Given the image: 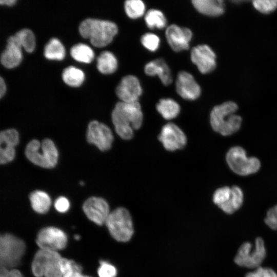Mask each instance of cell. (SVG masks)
Here are the masks:
<instances>
[{
    "instance_id": "11",
    "label": "cell",
    "mask_w": 277,
    "mask_h": 277,
    "mask_svg": "<svg viewBox=\"0 0 277 277\" xmlns=\"http://www.w3.org/2000/svg\"><path fill=\"white\" fill-rule=\"evenodd\" d=\"M36 243L40 249L57 251L66 247L67 236L60 229L54 227H47L38 232Z\"/></svg>"
},
{
    "instance_id": "9",
    "label": "cell",
    "mask_w": 277,
    "mask_h": 277,
    "mask_svg": "<svg viewBox=\"0 0 277 277\" xmlns=\"http://www.w3.org/2000/svg\"><path fill=\"white\" fill-rule=\"evenodd\" d=\"M228 165L235 173L246 176L257 172L260 167V160L255 157H248L245 149L234 146L228 151L226 156Z\"/></svg>"
},
{
    "instance_id": "35",
    "label": "cell",
    "mask_w": 277,
    "mask_h": 277,
    "mask_svg": "<svg viewBox=\"0 0 277 277\" xmlns=\"http://www.w3.org/2000/svg\"><path fill=\"white\" fill-rule=\"evenodd\" d=\"M100 266L98 268L97 273L99 277H116L117 270L114 266L110 263L101 261Z\"/></svg>"
},
{
    "instance_id": "3",
    "label": "cell",
    "mask_w": 277,
    "mask_h": 277,
    "mask_svg": "<svg viewBox=\"0 0 277 277\" xmlns=\"http://www.w3.org/2000/svg\"><path fill=\"white\" fill-rule=\"evenodd\" d=\"M79 31L82 36L89 38L93 45L101 47L112 41L118 28L112 22L89 18L80 24Z\"/></svg>"
},
{
    "instance_id": "41",
    "label": "cell",
    "mask_w": 277,
    "mask_h": 277,
    "mask_svg": "<svg viewBox=\"0 0 277 277\" xmlns=\"http://www.w3.org/2000/svg\"><path fill=\"white\" fill-rule=\"evenodd\" d=\"M16 2L15 0H1L0 3L1 4H5L7 5H12Z\"/></svg>"
},
{
    "instance_id": "39",
    "label": "cell",
    "mask_w": 277,
    "mask_h": 277,
    "mask_svg": "<svg viewBox=\"0 0 277 277\" xmlns=\"http://www.w3.org/2000/svg\"><path fill=\"white\" fill-rule=\"evenodd\" d=\"M0 277H23V275L16 269H8L1 267Z\"/></svg>"
},
{
    "instance_id": "22",
    "label": "cell",
    "mask_w": 277,
    "mask_h": 277,
    "mask_svg": "<svg viewBox=\"0 0 277 277\" xmlns=\"http://www.w3.org/2000/svg\"><path fill=\"white\" fill-rule=\"evenodd\" d=\"M192 3L197 11L207 16H220L225 11V4L222 0H193Z\"/></svg>"
},
{
    "instance_id": "14",
    "label": "cell",
    "mask_w": 277,
    "mask_h": 277,
    "mask_svg": "<svg viewBox=\"0 0 277 277\" xmlns=\"http://www.w3.org/2000/svg\"><path fill=\"white\" fill-rule=\"evenodd\" d=\"M190 57L192 62L203 74L210 73L216 67V55L207 45H199L193 47Z\"/></svg>"
},
{
    "instance_id": "8",
    "label": "cell",
    "mask_w": 277,
    "mask_h": 277,
    "mask_svg": "<svg viewBox=\"0 0 277 277\" xmlns=\"http://www.w3.org/2000/svg\"><path fill=\"white\" fill-rule=\"evenodd\" d=\"M266 256L264 242L259 237L254 244L248 242L243 243L238 249L234 261L239 266L254 269L261 266Z\"/></svg>"
},
{
    "instance_id": "29",
    "label": "cell",
    "mask_w": 277,
    "mask_h": 277,
    "mask_svg": "<svg viewBox=\"0 0 277 277\" xmlns=\"http://www.w3.org/2000/svg\"><path fill=\"white\" fill-rule=\"evenodd\" d=\"M63 81L67 85L77 87L81 85L85 78L82 70L74 66H70L65 68L62 73Z\"/></svg>"
},
{
    "instance_id": "26",
    "label": "cell",
    "mask_w": 277,
    "mask_h": 277,
    "mask_svg": "<svg viewBox=\"0 0 277 277\" xmlns=\"http://www.w3.org/2000/svg\"><path fill=\"white\" fill-rule=\"evenodd\" d=\"M97 67L102 73L110 74L116 70L117 61L112 52L105 51L101 52L97 57Z\"/></svg>"
},
{
    "instance_id": "16",
    "label": "cell",
    "mask_w": 277,
    "mask_h": 277,
    "mask_svg": "<svg viewBox=\"0 0 277 277\" xmlns=\"http://www.w3.org/2000/svg\"><path fill=\"white\" fill-rule=\"evenodd\" d=\"M165 35L168 43L174 51L180 52L189 48L192 33L189 28L172 24L167 27Z\"/></svg>"
},
{
    "instance_id": "34",
    "label": "cell",
    "mask_w": 277,
    "mask_h": 277,
    "mask_svg": "<svg viewBox=\"0 0 277 277\" xmlns=\"http://www.w3.org/2000/svg\"><path fill=\"white\" fill-rule=\"evenodd\" d=\"M143 46L147 50L154 52L160 46V39L158 36L152 33H146L141 38Z\"/></svg>"
},
{
    "instance_id": "15",
    "label": "cell",
    "mask_w": 277,
    "mask_h": 277,
    "mask_svg": "<svg viewBox=\"0 0 277 277\" xmlns=\"http://www.w3.org/2000/svg\"><path fill=\"white\" fill-rule=\"evenodd\" d=\"M83 209L87 217L98 225L105 223L110 213L106 201L98 197L88 199L84 202Z\"/></svg>"
},
{
    "instance_id": "4",
    "label": "cell",
    "mask_w": 277,
    "mask_h": 277,
    "mask_svg": "<svg viewBox=\"0 0 277 277\" xmlns=\"http://www.w3.org/2000/svg\"><path fill=\"white\" fill-rule=\"evenodd\" d=\"M25 154L27 159L38 166L50 168L57 164L58 151L53 141L46 138L41 143L33 140L26 146Z\"/></svg>"
},
{
    "instance_id": "30",
    "label": "cell",
    "mask_w": 277,
    "mask_h": 277,
    "mask_svg": "<svg viewBox=\"0 0 277 277\" xmlns=\"http://www.w3.org/2000/svg\"><path fill=\"white\" fill-rule=\"evenodd\" d=\"M60 265L62 277H85L82 267L72 260L62 258Z\"/></svg>"
},
{
    "instance_id": "7",
    "label": "cell",
    "mask_w": 277,
    "mask_h": 277,
    "mask_svg": "<svg viewBox=\"0 0 277 277\" xmlns=\"http://www.w3.org/2000/svg\"><path fill=\"white\" fill-rule=\"evenodd\" d=\"M57 251L40 249L35 254L31 269L35 277H62Z\"/></svg>"
},
{
    "instance_id": "43",
    "label": "cell",
    "mask_w": 277,
    "mask_h": 277,
    "mask_svg": "<svg viewBox=\"0 0 277 277\" xmlns=\"http://www.w3.org/2000/svg\"><path fill=\"white\" fill-rule=\"evenodd\" d=\"M85 277H91V276H88V275H85Z\"/></svg>"
},
{
    "instance_id": "31",
    "label": "cell",
    "mask_w": 277,
    "mask_h": 277,
    "mask_svg": "<svg viewBox=\"0 0 277 277\" xmlns=\"http://www.w3.org/2000/svg\"><path fill=\"white\" fill-rule=\"evenodd\" d=\"M145 21L147 26L151 29H163L165 27L167 23L164 14L161 11L154 9L147 11L145 16Z\"/></svg>"
},
{
    "instance_id": "32",
    "label": "cell",
    "mask_w": 277,
    "mask_h": 277,
    "mask_svg": "<svg viewBox=\"0 0 277 277\" xmlns=\"http://www.w3.org/2000/svg\"><path fill=\"white\" fill-rule=\"evenodd\" d=\"M124 8L127 16L132 19L141 17L145 11V5L141 0H127L125 2Z\"/></svg>"
},
{
    "instance_id": "37",
    "label": "cell",
    "mask_w": 277,
    "mask_h": 277,
    "mask_svg": "<svg viewBox=\"0 0 277 277\" xmlns=\"http://www.w3.org/2000/svg\"><path fill=\"white\" fill-rule=\"evenodd\" d=\"M264 221L270 229L277 230V205L268 210Z\"/></svg>"
},
{
    "instance_id": "42",
    "label": "cell",
    "mask_w": 277,
    "mask_h": 277,
    "mask_svg": "<svg viewBox=\"0 0 277 277\" xmlns=\"http://www.w3.org/2000/svg\"><path fill=\"white\" fill-rule=\"evenodd\" d=\"M74 238L75 239H76V240H78L80 239V236L78 235H75L74 236Z\"/></svg>"
},
{
    "instance_id": "1",
    "label": "cell",
    "mask_w": 277,
    "mask_h": 277,
    "mask_svg": "<svg viewBox=\"0 0 277 277\" xmlns=\"http://www.w3.org/2000/svg\"><path fill=\"white\" fill-rule=\"evenodd\" d=\"M143 115L138 102H119L112 112V121L116 133L123 140L132 138L134 131L141 127Z\"/></svg>"
},
{
    "instance_id": "40",
    "label": "cell",
    "mask_w": 277,
    "mask_h": 277,
    "mask_svg": "<svg viewBox=\"0 0 277 277\" xmlns=\"http://www.w3.org/2000/svg\"><path fill=\"white\" fill-rule=\"evenodd\" d=\"M6 85L3 78L0 77V97H2L5 93L6 91Z\"/></svg>"
},
{
    "instance_id": "23",
    "label": "cell",
    "mask_w": 277,
    "mask_h": 277,
    "mask_svg": "<svg viewBox=\"0 0 277 277\" xmlns=\"http://www.w3.org/2000/svg\"><path fill=\"white\" fill-rule=\"evenodd\" d=\"M156 108L163 117L167 120L175 118L180 112L179 104L170 98L161 99L156 104Z\"/></svg>"
},
{
    "instance_id": "27",
    "label": "cell",
    "mask_w": 277,
    "mask_h": 277,
    "mask_svg": "<svg viewBox=\"0 0 277 277\" xmlns=\"http://www.w3.org/2000/svg\"><path fill=\"white\" fill-rule=\"evenodd\" d=\"M45 56L50 60H62L65 55V50L62 43L56 38H52L44 48Z\"/></svg>"
},
{
    "instance_id": "5",
    "label": "cell",
    "mask_w": 277,
    "mask_h": 277,
    "mask_svg": "<svg viewBox=\"0 0 277 277\" xmlns=\"http://www.w3.org/2000/svg\"><path fill=\"white\" fill-rule=\"evenodd\" d=\"M105 224L111 235L117 241L128 242L133 234L131 216L129 211L124 207H118L111 211Z\"/></svg>"
},
{
    "instance_id": "33",
    "label": "cell",
    "mask_w": 277,
    "mask_h": 277,
    "mask_svg": "<svg viewBox=\"0 0 277 277\" xmlns=\"http://www.w3.org/2000/svg\"><path fill=\"white\" fill-rule=\"evenodd\" d=\"M252 5L258 11L268 14L277 8V0H255L252 1Z\"/></svg>"
},
{
    "instance_id": "20",
    "label": "cell",
    "mask_w": 277,
    "mask_h": 277,
    "mask_svg": "<svg viewBox=\"0 0 277 277\" xmlns=\"http://www.w3.org/2000/svg\"><path fill=\"white\" fill-rule=\"evenodd\" d=\"M145 73L149 76L157 75L165 86L172 82L170 69L162 58H159L148 62L144 67Z\"/></svg>"
},
{
    "instance_id": "2",
    "label": "cell",
    "mask_w": 277,
    "mask_h": 277,
    "mask_svg": "<svg viewBox=\"0 0 277 277\" xmlns=\"http://www.w3.org/2000/svg\"><path fill=\"white\" fill-rule=\"evenodd\" d=\"M238 105L232 101H227L214 106L210 114V122L215 132L224 136L230 135L240 128L242 118L235 114Z\"/></svg>"
},
{
    "instance_id": "6",
    "label": "cell",
    "mask_w": 277,
    "mask_h": 277,
    "mask_svg": "<svg viewBox=\"0 0 277 277\" xmlns=\"http://www.w3.org/2000/svg\"><path fill=\"white\" fill-rule=\"evenodd\" d=\"M26 249L25 242L15 236L6 233L0 238L1 267L14 268L21 263Z\"/></svg>"
},
{
    "instance_id": "28",
    "label": "cell",
    "mask_w": 277,
    "mask_h": 277,
    "mask_svg": "<svg viewBox=\"0 0 277 277\" xmlns=\"http://www.w3.org/2000/svg\"><path fill=\"white\" fill-rule=\"evenodd\" d=\"M70 53L75 60L86 63L91 62L94 57L92 49L88 45L83 43H78L73 46Z\"/></svg>"
},
{
    "instance_id": "24",
    "label": "cell",
    "mask_w": 277,
    "mask_h": 277,
    "mask_svg": "<svg viewBox=\"0 0 277 277\" xmlns=\"http://www.w3.org/2000/svg\"><path fill=\"white\" fill-rule=\"evenodd\" d=\"M31 205L33 209L39 213H45L49 209L51 200L49 195L45 192L36 190L29 196Z\"/></svg>"
},
{
    "instance_id": "17",
    "label": "cell",
    "mask_w": 277,
    "mask_h": 277,
    "mask_svg": "<svg viewBox=\"0 0 277 277\" xmlns=\"http://www.w3.org/2000/svg\"><path fill=\"white\" fill-rule=\"evenodd\" d=\"M116 94L122 102H137L142 89L138 78L132 75L123 77L116 88Z\"/></svg>"
},
{
    "instance_id": "38",
    "label": "cell",
    "mask_w": 277,
    "mask_h": 277,
    "mask_svg": "<svg viewBox=\"0 0 277 277\" xmlns=\"http://www.w3.org/2000/svg\"><path fill=\"white\" fill-rule=\"evenodd\" d=\"M54 207L58 212L65 213L69 210L70 203L66 197L60 196L55 200Z\"/></svg>"
},
{
    "instance_id": "12",
    "label": "cell",
    "mask_w": 277,
    "mask_h": 277,
    "mask_svg": "<svg viewBox=\"0 0 277 277\" xmlns=\"http://www.w3.org/2000/svg\"><path fill=\"white\" fill-rule=\"evenodd\" d=\"M87 140L100 150L106 151L111 148L113 136L111 129L106 125L92 121L88 125Z\"/></svg>"
},
{
    "instance_id": "21",
    "label": "cell",
    "mask_w": 277,
    "mask_h": 277,
    "mask_svg": "<svg viewBox=\"0 0 277 277\" xmlns=\"http://www.w3.org/2000/svg\"><path fill=\"white\" fill-rule=\"evenodd\" d=\"M22 58L21 47L9 37L6 48L1 56L2 64L7 68H13L20 63Z\"/></svg>"
},
{
    "instance_id": "19",
    "label": "cell",
    "mask_w": 277,
    "mask_h": 277,
    "mask_svg": "<svg viewBox=\"0 0 277 277\" xmlns=\"http://www.w3.org/2000/svg\"><path fill=\"white\" fill-rule=\"evenodd\" d=\"M19 142V135L14 129L2 131L0 134V162L5 164L12 161L15 155V147Z\"/></svg>"
},
{
    "instance_id": "13",
    "label": "cell",
    "mask_w": 277,
    "mask_h": 277,
    "mask_svg": "<svg viewBox=\"0 0 277 277\" xmlns=\"http://www.w3.org/2000/svg\"><path fill=\"white\" fill-rule=\"evenodd\" d=\"M159 140L168 151H175L184 147L187 137L184 132L176 125L169 123L162 128Z\"/></svg>"
},
{
    "instance_id": "10",
    "label": "cell",
    "mask_w": 277,
    "mask_h": 277,
    "mask_svg": "<svg viewBox=\"0 0 277 277\" xmlns=\"http://www.w3.org/2000/svg\"><path fill=\"white\" fill-rule=\"evenodd\" d=\"M243 198V192L239 186H224L215 191L213 202L225 213L232 214L242 206Z\"/></svg>"
},
{
    "instance_id": "25",
    "label": "cell",
    "mask_w": 277,
    "mask_h": 277,
    "mask_svg": "<svg viewBox=\"0 0 277 277\" xmlns=\"http://www.w3.org/2000/svg\"><path fill=\"white\" fill-rule=\"evenodd\" d=\"M9 38L18 45L23 47L27 52H32L35 47V36L32 31L29 29H23Z\"/></svg>"
},
{
    "instance_id": "18",
    "label": "cell",
    "mask_w": 277,
    "mask_h": 277,
    "mask_svg": "<svg viewBox=\"0 0 277 277\" xmlns=\"http://www.w3.org/2000/svg\"><path fill=\"white\" fill-rule=\"evenodd\" d=\"M176 91L184 99L194 100L201 95V89L193 76L189 73L180 71L175 82Z\"/></svg>"
},
{
    "instance_id": "36",
    "label": "cell",
    "mask_w": 277,
    "mask_h": 277,
    "mask_svg": "<svg viewBox=\"0 0 277 277\" xmlns=\"http://www.w3.org/2000/svg\"><path fill=\"white\" fill-rule=\"evenodd\" d=\"M245 277H277V273L270 268L260 266L246 273Z\"/></svg>"
}]
</instances>
